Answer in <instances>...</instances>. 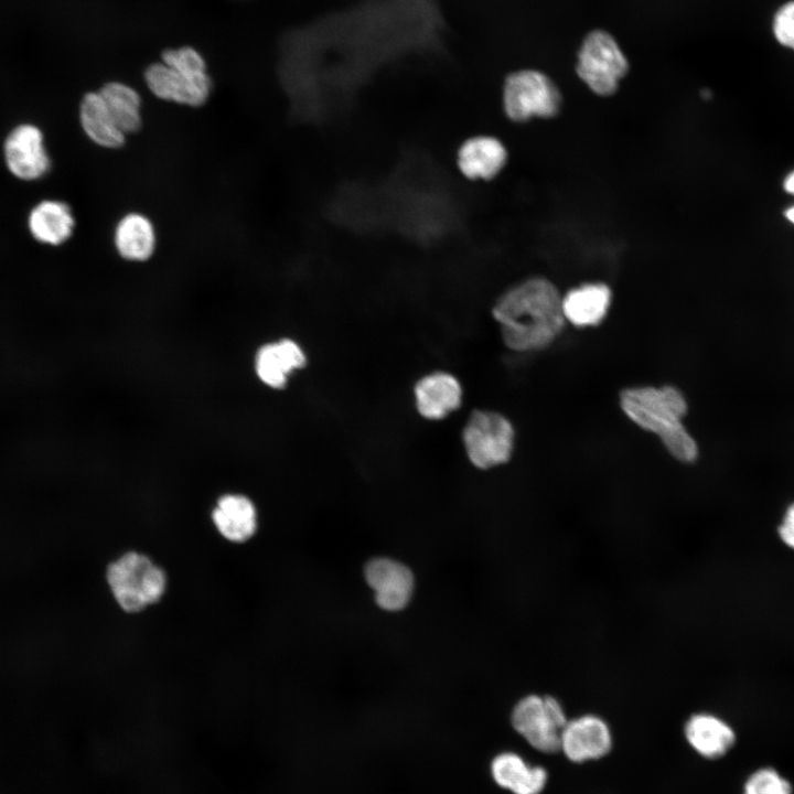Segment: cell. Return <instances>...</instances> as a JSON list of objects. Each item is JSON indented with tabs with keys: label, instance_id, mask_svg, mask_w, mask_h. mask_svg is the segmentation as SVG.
I'll use <instances>...</instances> for the list:
<instances>
[{
	"label": "cell",
	"instance_id": "cell-18",
	"mask_svg": "<svg viewBox=\"0 0 794 794\" xmlns=\"http://www.w3.org/2000/svg\"><path fill=\"white\" fill-rule=\"evenodd\" d=\"M494 782L513 794H539L547 782V772L538 765H529L514 752L495 755L490 765Z\"/></svg>",
	"mask_w": 794,
	"mask_h": 794
},
{
	"label": "cell",
	"instance_id": "cell-21",
	"mask_svg": "<svg viewBox=\"0 0 794 794\" xmlns=\"http://www.w3.org/2000/svg\"><path fill=\"white\" fill-rule=\"evenodd\" d=\"M506 150L495 138L479 136L466 140L459 149L458 165L469 179L494 178L506 162Z\"/></svg>",
	"mask_w": 794,
	"mask_h": 794
},
{
	"label": "cell",
	"instance_id": "cell-2",
	"mask_svg": "<svg viewBox=\"0 0 794 794\" xmlns=\"http://www.w3.org/2000/svg\"><path fill=\"white\" fill-rule=\"evenodd\" d=\"M620 406L625 416L644 430L655 433L673 458L691 463L698 447L683 425L687 401L673 386H640L624 389Z\"/></svg>",
	"mask_w": 794,
	"mask_h": 794
},
{
	"label": "cell",
	"instance_id": "cell-17",
	"mask_svg": "<svg viewBox=\"0 0 794 794\" xmlns=\"http://www.w3.org/2000/svg\"><path fill=\"white\" fill-rule=\"evenodd\" d=\"M78 120L87 139L99 148L116 150L127 141L128 136L117 125L98 89L82 97Z\"/></svg>",
	"mask_w": 794,
	"mask_h": 794
},
{
	"label": "cell",
	"instance_id": "cell-24",
	"mask_svg": "<svg viewBox=\"0 0 794 794\" xmlns=\"http://www.w3.org/2000/svg\"><path fill=\"white\" fill-rule=\"evenodd\" d=\"M772 30L781 45L794 50V0L782 4L776 10Z\"/></svg>",
	"mask_w": 794,
	"mask_h": 794
},
{
	"label": "cell",
	"instance_id": "cell-16",
	"mask_svg": "<svg viewBox=\"0 0 794 794\" xmlns=\"http://www.w3.org/2000/svg\"><path fill=\"white\" fill-rule=\"evenodd\" d=\"M26 225L33 239L43 245L57 247L71 239L76 219L66 202L44 198L30 210Z\"/></svg>",
	"mask_w": 794,
	"mask_h": 794
},
{
	"label": "cell",
	"instance_id": "cell-23",
	"mask_svg": "<svg viewBox=\"0 0 794 794\" xmlns=\"http://www.w3.org/2000/svg\"><path fill=\"white\" fill-rule=\"evenodd\" d=\"M743 794H792V786L774 769L762 768L748 777Z\"/></svg>",
	"mask_w": 794,
	"mask_h": 794
},
{
	"label": "cell",
	"instance_id": "cell-15",
	"mask_svg": "<svg viewBox=\"0 0 794 794\" xmlns=\"http://www.w3.org/2000/svg\"><path fill=\"white\" fill-rule=\"evenodd\" d=\"M112 243L117 255L129 262H146L155 253L158 234L152 219L137 211L124 214L116 223Z\"/></svg>",
	"mask_w": 794,
	"mask_h": 794
},
{
	"label": "cell",
	"instance_id": "cell-25",
	"mask_svg": "<svg viewBox=\"0 0 794 794\" xmlns=\"http://www.w3.org/2000/svg\"><path fill=\"white\" fill-rule=\"evenodd\" d=\"M781 539L791 548H794V504H792L779 528Z\"/></svg>",
	"mask_w": 794,
	"mask_h": 794
},
{
	"label": "cell",
	"instance_id": "cell-20",
	"mask_svg": "<svg viewBox=\"0 0 794 794\" xmlns=\"http://www.w3.org/2000/svg\"><path fill=\"white\" fill-rule=\"evenodd\" d=\"M685 736L691 748L701 757L718 759L734 744L733 729L711 713H696L685 725Z\"/></svg>",
	"mask_w": 794,
	"mask_h": 794
},
{
	"label": "cell",
	"instance_id": "cell-12",
	"mask_svg": "<svg viewBox=\"0 0 794 794\" xmlns=\"http://www.w3.org/2000/svg\"><path fill=\"white\" fill-rule=\"evenodd\" d=\"M254 365L262 385L282 389L290 376L307 365V355L298 342L283 337L262 344L255 354Z\"/></svg>",
	"mask_w": 794,
	"mask_h": 794
},
{
	"label": "cell",
	"instance_id": "cell-26",
	"mask_svg": "<svg viewBox=\"0 0 794 794\" xmlns=\"http://www.w3.org/2000/svg\"><path fill=\"white\" fill-rule=\"evenodd\" d=\"M784 190L794 195V171H792L784 180Z\"/></svg>",
	"mask_w": 794,
	"mask_h": 794
},
{
	"label": "cell",
	"instance_id": "cell-9",
	"mask_svg": "<svg viewBox=\"0 0 794 794\" xmlns=\"http://www.w3.org/2000/svg\"><path fill=\"white\" fill-rule=\"evenodd\" d=\"M2 153L8 171L24 182L40 180L51 169L44 133L31 122L19 124L8 132Z\"/></svg>",
	"mask_w": 794,
	"mask_h": 794
},
{
	"label": "cell",
	"instance_id": "cell-8",
	"mask_svg": "<svg viewBox=\"0 0 794 794\" xmlns=\"http://www.w3.org/2000/svg\"><path fill=\"white\" fill-rule=\"evenodd\" d=\"M503 104L506 115L514 121H525L533 117L549 118L559 111L561 95L544 73L523 69L506 77Z\"/></svg>",
	"mask_w": 794,
	"mask_h": 794
},
{
	"label": "cell",
	"instance_id": "cell-4",
	"mask_svg": "<svg viewBox=\"0 0 794 794\" xmlns=\"http://www.w3.org/2000/svg\"><path fill=\"white\" fill-rule=\"evenodd\" d=\"M105 579L117 607L127 614H139L157 605L165 596L168 573L151 556L127 550L106 567Z\"/></svg>",
	"mask_w": 794,
	"mask_h": 794
},
{
	"label": "cell",
	"instance_id": "cell-14",
	"mask_svg": "<svg viewBox=\"0 0 794 794\" xmlns=\"http://www.w3.org/2000/svg\"><path fill=\"white\" fill-rule=\"evenodd\" d=\"M418 414L428 420H441L455 411L462 403V386L448 372H432L422 376L414 387Z\"/></svg>",
	"mask_w": 794,
	"mask_h": 794
},
{
	"label": "cell",
	"instance_id": "cell-27",
	"mask_svg": "<svg viewBox=\"0 0 794 794\" xmlns=\"http://www.w3.org/2000/svg\"><path fill=\"white\" fill-rule=\"evenodd\" d=\"M784 215L788 219V222L794 224V205L785 210Z\"/></svg>",
	"mask_w": 794,
	"mask_h": 794
},
{
	"label": "cell",
	"instance_id": "cell-5",
	"mask_svg": "<svg viewBox=\"0 0 794 794\" xmlns=\"http://www.w3.org/2000/svg\"><path fill=\"white\" fill-rule=\"evenodd\" d=\"M514 428L502 414L474 410L463 430L462 443L471 464L487 470L506 463L514 449Z\"/></svg>",
	"mask_w": 794,
	"mask_h": 794
},
{
	"label": "cell",
	"instance_id": "cell-13",
	"mask_svg": "<svg viewBox=\"0 0 794 794\" xmlns=\"http://www.w3.org/2000/svg\"><path fill=\"white\" fill-rule=\"evenodd\" d=\"M365 579L384 610L397 611L407 605L414 590L411 571L389 558H374L365 567Z\"/></svg>",
	"mask_w": 794,
	"mask_h": 794
},
{
	"label": "cell",
	"instance_id": "cell-19",
	"mask_svg": "<svg viewBox=\"0 0 794 794\" xmlns=\"http://www.w3.org/2000/svg\"><path fill=\"white\" fill-rule=\"evenodd\" d=\"M610 303V288L599 282L573 288L561 300L565 320L580 328L598 325L605 318Z\"/></svg>",
	"mask_w": 794,
	"mask_h": 794
},
{
	"label": "cell",
	"instance_id": "cell-7",
	"mask_svg": "<svg viewBox=\"0 0 794 794\" xmlns=\"http://www.w3.org/2000/svg\"><path fill=\"white\" fill-rule=\"evenodd\" d=\"M577 74L597 95H612L629 69V62L614 37L594 30L578 52Z\"/></svg>",
	"mask_w": 794,
	"mask_h": 794
},
{
	"label": "cell",
	"instance_id": "cell-11",
	"mask_svg": "<svg viewBox=\"0 0 794 794\" xmlns=\"http://www.w3.org/2000/svg\"><path fill=\"white\" fill-rule=\"evenodd\" d=\"M611 745L610 728L596 715H582L568 720L561 732L560 750L572 762L602 758Z\"/></svg>",
	"mask_w": 794,
	"mask_h": 794
},
{
	"label": "cell",
	"instance_id": "cell-3",
	"mask_svg": "<svg viewBox=\"0 0 794 794\" xmlns=\"http://www.w3.org/2000/svg\"><path fill=\"white\" fill-rule=\"evenodd\" d=\"M143 78L153 96L181 106L205 105L213 88L205 60L192 46L167 49L160 62L146 67Z\"/></svg>",
	"mask_w": 794,
	"mask_h": 794
},
{
	"label": "cell",
	"instance_id": "cell-1",
	"mask_svg": "<svg viewBox=\"0 0 794 794\" xmlns=\"http://www.w3.org/2000/svg\"><path fill=\"white\" fill-rule=\"evenodd\" d=\"M562 297L545 278H532L504 292L492 312L504 344L515 352L547 347L561 333Z\"/></svg>",
	"mask_w": 794,
	"mask_h": 794
},
{
	"label": "cell",
	"instance_id": "cell-6",
	"mask_svg": "<svg viewBox=\"0 0 794 794\" xmlns=\"http://www.w3.org/2000/svg\"><path fill=\"white\" fill-rule=\"evenodd\" d=\"M511 721L514 730L534 749L554 753L560 750L561 732L568 719L556 697L529 694L516 702Z\"/></svg>",
	"mask_w": 794,
	"mask_h": 794
},
{
	"label": "cell",
	"instance_id": "cell-10",
	"mask_svg": "<svg viewBox=\"0 0 794 794\" xmlns=\"http://www.w3.org/2000/svg\"><path fill=\"white\" fill-rule=\"evenodd\" d=\"M211 521L217 534L233 545L250 541L259 526L256 504L243 493L221 495L212 508Z\"/></svg>",
	"mask_w": 794,
	"mask_h": 794
},
{
	"label": "cell",
	"instance_id": "cell-22",
	"mask_svg": "<svg viewBox=\"0 0 794 794\" xmlns=\"http://www.w3.org/2000/svg\"><path fill=\"white\" fill-rule=\"evenodd\" d=\"M98 90L119 128L127 136L138 132L143 124L138 90L120 81L107 82Z\"/></svg>",
	"mask_w": 794,
	"mask_h": 794
}]
</instances>
